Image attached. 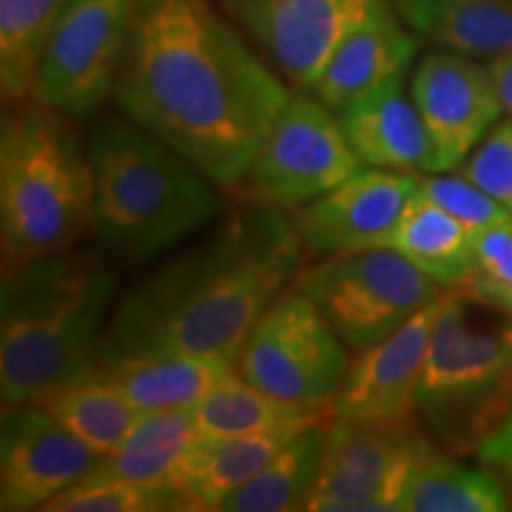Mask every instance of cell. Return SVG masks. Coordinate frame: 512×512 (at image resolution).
Returning a JSON list of instances; mask_svg holds the SVG:
<instances>
[{
	"label": "cell",
	"mask_w": 512,
	"mask_h": 512,
	"mask_svg": "<svg viewBox=\"0 0 512 512\" xmlns=\"http://www.w3.org/2000/svg\"><path fill=\"white\" fill-rule=\"evenodd\" d=\"M214 0H138L112 98L121 112L233 188L292 98Z\"/></svg>",
	"instance_id": "1"
},
{
	"label": "cell",
	"mask_w": 512,
	"mask_h": 512,
	"mask_svg": "<svg viewBox=\"0 0 512 512\" xmlns=\"http://www.w3.org/2000/svg\"><path fill=\"white\" fill-rule=\"evenodd\" d=\"M292 214L247 204L190 254L128 290L107 320L98 363L238 351L304 261Z\"/></svg>",
	"instance_id": "2"
},
{
	"label": "cell",
	"mask_w": 512,
	"mask_h": 512,
	"mask_svg": "<svg viewBox=\"0 0 512 512\" xmlns=\"http://www.w3.org/2000/svg\"><path fill=\"white\" fill-rule=\"evenodd\" d=\"M117 275L72 249L3 264L0 280V401L38 403L91 373Z\"/></svg>",
	"instance_id": "3"
},
{
	"label": "cell",
	"mask_w": 512,
	"mask_h": 512,
	"mask_svg": "<svg viewBox=\"0 0 512 512\" xmlns=\"http://www.w3.org/2000/svg\"><path fill=\"white\" fill-rule=\"evenodd\" d=\"M88 155L91 230L121 259H152L219 214L214 181L133 119L100 121L88 138Z\"/></svg>",
	"instance_id": "4"
},
{
	"label": "cell",
	"mask_w": 512,
	"mask_h": 512,
	"mask_svg": "<svg viewBox=\"0 0 512 512\" xmlns=\"http://www.w3.org/2000/svg\"><path fill=\"white\" fill-rule=\"evenodd\" d=\"M74 117L29 98L5 102L0 121L3 264L72 249L91 228L93 166Z\"/></svg>",
	"instance_id": "5"
},
{
	"label": "cell",
	"mask_w": 512,
	"mask_h": 512,
	"mask_svg": "<svg viewBox=\"0 0 512 512\" xmlns=\"http://www.w3.org/2000/svg\"><path fill=\"white\" fill-rule=\"evenodd\" d=\"M512 411V316L446 292L418 389V418L434 444L463 458Z\"/></svg>",
	"instance_id": "6"
},
{
	"label": "cell",
	"mask_w": 512,
	"mask_h": 512,
	"mask_svg": "<svg viewBox=\"0 0 512 512\" xmlns=\"http://www.w3.org/2000/svg\"><path fill=\"white\" fill-rule=\"evenodd\" d=\"M292 285L318 306L354 354L394 335L446 294L392 247L325 256L299 271Z\"/></svg>",
	"instance_id": "7"
},
{
	"label": "cell",
	"mask_w": 512,
	"mask_h": 512,
	"mask_svg": "<svg viewBox=\"0 0 512 512\" xmlns=\"http://www.w3.org/2000/svg\"><path fill=\"white\" fill-rule=\"evenodd\" d=\"M337 112L313 95L292 93L233 192L247 204L292 209L325 195L361 169Z\"/></svg>",
	"instance_id": "8"
},
{
	"label": "cell",
	"mask_w": 512,
	"mask_h": 512,
	"mask_svg": "<svg viewBox=\"0 0 512 512\" xmlns=\"http://www.w3.org/2000/svg\"><path fill=\"white\" fill-rule=\"evenodd\" d=\"M349 347L316 304L287 287L249 332L235 358L238 375L299 403L332 406L349 373Z\"/></svg>",
	"instance_id": "9"
},
{
	"label": "cell",
	"mask_w": 512,
	"mask_h": 512,
	"mask_svg": "<svg viewBox=\"0 0 512 512\" xmlns=\"http://www.w3.org/2000/svg\"><path fill=\"white\" fill-rule=\"evenodd\" d=\"M138 0H69L41 55L34 95L86 119L114 93Z\"/></svg>",
	"instance_id": "10"
},
{
	"label": "cell",
	"mask_w": 512,
	"mask_h": 512,
	"mask_svg": "<svg viewBox=\"0 0 512 512\" xmlns=\"http://www.w3.org/2000/svg\"><path fill=\"white\" fill-rule=\"evenodd\" d=\"M309 512H399L403 491L434 441L415 425L332 418Z\"/></svg>",
	"instance_id": "11"
},
{
	"label": "cell",
	"mask_w": 512,
	"mask_h": 512,
	"mask_svg": "<svg viewBox=\"0 0 512 512\" xmlns=\"http://www.w3.org/2000/svg\"><path fill=\"white\" fill-rule=\"evenodd\" d=\"M266 62L311 93L325 62L373 0H214Z\"/></svg>",
	"instance_id": "12"
},
{
	"label": "cell",
	"mask_w": 512,
	"mask_h": 512,
	"mask_svg": "<svg viewBox=\"0 0 512 512\" xmlns=\"http://www.w3.org/2000/svg\"><path fill=\"white\" fill-rule=\"evenodd\" d=\"M411 98L432 140V174L456 171L505 112L491 69L453 50L422 57Z\"/></svg>",
	"instance_id": "13"
},
{
	"label": "cell",
	"mask_w": 512,
	"mask_h": 512,
	"mask_svg": "<svg viewBox=\"0 0 512 512\" xmlns=\"http://www.w3.org/2000/svg\"><path fill=\"white\" fill-rule=\"evenodd\" d=\"M100 456L41 403L3 406L0 415V510L41 512L81 482Z\"/></svg>",
	"instance_id": "14"
},
{
	"label": "cell",
	"mask_w": 512,
	"mask_h": 512,
	"mask_svg": "<svg viewBox=\"0 0 512 512\" xmlns=\"http://www.w3.org/2000/svg\"><path fill=\"white\" fill-rule=\"evenodd\" d=\"M444 297L415 313L394 335L351 358L342 389L332 399V418L415 425L427 349Z\"/></svg>",
	"instance_id": "15"
},
{
	"label": "cell",
	"mask_w": 512,
	"mask_h": 512,
	"mask_svg": "<svg viewBox=\"0 0 512 512\" xmlns=\"http://www.w3.org/2000/svg\"><path fill=\"white\" fill-rule=\"evenodd\" d=\"M422 174L361 166L349 178L292 214L306 256L384 247Z\"/></svg>",
	"instance_id": "16"
},
{
	"label": "cell",
	"mask_w": 512,
	"mask_h": 512,
	"mask_svg": "<svg viewBox=\"0 0 512 512\" xmlns=\"http://www.w3.org/2000/svg\"><path fill=\"white\" fill-rule=\"evenodd\" d=\"M415 34L389 0H373L363 17L339 38L311 95L332 112L347 110L384 83L406 74L415 55Z\"/></svg>",
	"instance_id": "17"
},
{
	"label": "cell",
	"mask_w": 512,
	"mask_h": 512,
	"mask_svg": "<svg viewBox=\"0 0 512 512\" xmlns=\"http://www.w3.org/2000/svg\"><path fill=\"white\" fill-rule=\"evenodd\" d=\"M337 117L363 166L411 174L434 171L432 140L413 98L406 95V74L356 100Z\"/></svg>",
	"instance_id": "18"
},
{
	"label": "cell",
	"mask_w": 512,
	"mask_h": 512,
	"mask_svg": "<svg viewBox=\"0 0 512 512\" xmlns=\"http://www.w3.org/2000/svg\"><path fill=\"white\" fill-rule=\"evenodd\" d=\"M299 432L297 427H280L226 437L197 434L171 484L188 498L195 512L221 510L226 498L247 484Z\"/></svg>",
	"instance_id": "19"
},
{
	"label": "cell",
	"mask_w": 512,
	"mask_h": 512,
	"mask_svg": "<svg viewBox=\"0 0 512 512\" xmlns=\"http://www.w3.org/2000/svg\"><path fill=\"white\" fill-rule=\"evenodd\" d=\"M93 370L110 380L140 413L192 408L238 373L235 358L209 354L124 358L98 363Z\"/></svg>",
	"instance_id": "20"
},
{
	"label": "cell",
	"mask_w": 512,
	"mask_h": 512,
	"mask_svg": "<svg viewBox=\"0 0 512 512\" xmlns=\"http://www.w3.org/2000/svg\"><path fill=\"white\" fill-rule=\"evenodd\" d=\"M384 247H392L444 290H463L475 278L472 230L415 188Z\"/></svg>",
	"instance_id": "21"
},
{
	"label": "cell",
	"mask_w": 512,
	"mask_h": 512,
	"mask_svg": "<svg viewBox=\"0 0 512 512\" xmlns=\"http://www.w3.org/2000/svg\"><path fill=\"white\" fill-rule=\"evenodd\" d=\"M415 36L453 53L491 57L512 48L510 0H389Z\"/></svg>",
	"instance_id": "22"
},
{
	"label": "cell",
	"mask_w": 512,
	"mask_h": 512,
	"mask_svg": "<svg viewBox=\"0 0 512 512\" xmlns=\"http://www.w3.org/2000/svg\"><path fill=\"white\" fill-rule=\"evenodd\" d=\"M192 408L143 413L128 437L107 453L83 479L174 486V475L197 439Z\"/></svg>",
	"instance_id": "23"
},
{
	"label": "cell",
	"mask_w": 512,
	"mask_h": 512,
	"mask_svg": "<svg viewBox=\"0 0 512 512\" xmlns=\"http://www.w3.org/2000/svg\"><path fill=\"white\" fill-rule=\"evenodd\" d=\"M192 415H195L197 432L204 437H226V434L280 430V427L306 430L330 422L332 406L283 399L235 373L200 403H195Z\"/></svg>",
	"instance_id": "24"
},
{
	"label": "cell",
	"mask_w": 512,
	"mask_h": 512,
	"mask_svg": "<svg viewBox=\"0 0 512 512\" xmlns=\"http://www.w3.org/2000/svg\"><path fill=\"white\" fill-rule=\"evenodd\" d=\"M458 456L430 446L415 465L399 512H503L510 491L496 472L467 467Z\"/></svg>",
	"instance_id": "25"
},
{
	"label": "cell",
	"mask_w": 512,
	"mask_h": 512,
	"mask_svg": "<svg viewBox=\"0 0 512 512\" xmlns=\"http://www.w3.org/2000/svg\"><path fill=\"white\" fill-rule=\"evenodd\" d=\"M325 427L328 422L313 425L287 441L247 484L226 498L221 512L306 510L323 467Z\"/></svg>",
	"instance_id": "26"
},
{
	"label": "cell",
	"mask_w": 512,
	"mask_h": 512,
	"mask_svg": "<svg viewBox=\"0 0 512 512\" xmlns=\"http://www.w3.org/2000/svg\"><path fill=\"white\" fill-rule=\"evenodd\" d=\"M38 403L91 448L95 456H107L114 451L143 415L95 370L62 384Z\"/></svg>",
	"instance_id": "27"
},
{
	"label": "cell",
	"mask_w": 512,
	"mask_h": 512,
	"mask_svg": "<svg viewBox=\"0 0 512 512\" xmlns=\"http://www.w3.org/2000/svg\"><path fill=\"white\" fill-rule=\"evenodd\" d=\"M69 0H0V91L5 102L34 95L48 36Z\"/></svg>",
	"instance_id": "28"
},
{
	"label": "cell",
	"mask_w": 512,
	"mask_h": 512,
	"mask_svg": "<svg viewBox=\"0 0 512 512\" xmlns=\"http://www.w3.org/2000/svg\"><path fill=\"white\" fill-rule=\"evenodd\" d=\"M41 512H195L176 486L81 479Z\"/></svg>",
	"instance_id": "29"
},
{
	"label": "cell",
	"mask_w": 512,
	"mask_h": 512,
	"mask_svg": "<svg viewBox=\"0 0 512 512\" xmlns=\"http://www.w3.org/2000/svg\"><path fill=\"white\" fill-rule=\"evenodd\" d=\"M418 190L432 202H437L441 209L456 216L475 233V230L498 226V223L512 221V211L505 209L501 202H496L489 192H484L470 178L444 174H422L418 181Z\"/></svg>",
	"instance_id": "30"
},
{
	"label": "cell",
	"mask_w": 512,
	"mask_h": 512,
	"mask_svg": "<svg viewBox=\"0 0 512 512\" xmlns=\"http://www.w3.org/2000/svg\"><path fill=\"white\" fill-rule=\"evenodd\" d=\"M456 171L512 211V117L498 121Z\"/></svg>",
	"instance_id": "31"
},
{
	"label": "cell",
	"mask_w": 512,
	"mask_h": 512,
	"mask_svg": "<svg viewBox=\"0 0 512 512\" xmlns=\"http://www.w3.org/2000/svg\"><path fill=\"white\" fill-rule=\"evenodd\" d=\"M475 242V278L512 285V221L472 233Z\"/></svg>",
	"instance_id": "32"
},
{
	"label": "cell",
	"mask_w": 512,
	"mask_h": 512,
	"mask_svg": "<svg viewBox=\"0 0 512 512\" xmlns=\"http://www.w3.org/2000/svg\"><path fill=\"white\" fill-rule=\"evenodd\" d=\"M477 460L512 484V411L496 432H491L477 448Z\"/></svg>",
	"instance_id": "33"
},
{
	"label": "cell",
	"mask_w": 512,
	"mask_h": 512,
	"mask_svg": "<svg viewBox=\"0 0 512 512\" xmlns=\"http://www.w3.org/2000/svg\"><path fill=\"white\" fill-rule=\"evenodd\" d=\"M460 292L470 294V297L479 299V302L496 306V309L512 316V285H498L484 278H472Z\"/></svg>",
	"instance_id": "34"
},
{
	"label": "cell",
	"mask_w": 512,
	"mask_h": 512,
	"mask_svg": "<svg viewBox=\"0 0 512 512\" xmlns=\"http://www.w3.org/2000/svg\"><path fill=\"white\" fill-rule=\"evenodd\" d=\"M491 76H494V83L498 88V95H501L503 110L512 117V48L505 50V53L496 55L489 64Z\"/></svg>",
	"instance_id": "35"
},
{
	"label": "cell",
	"mask_w": 512,
	"mask_h": 512,
	"mask_svg": "<svg viewBox=\"0 0 512 512\" xmlns=\"http://www.w3.org/2000/svg\"><path fill=\"white\" fill-rule=\"evenodd\" d=\"M510 3H512V0H510Z\"/></svg>",
	"instance_id": "36"
}]
</instances>
